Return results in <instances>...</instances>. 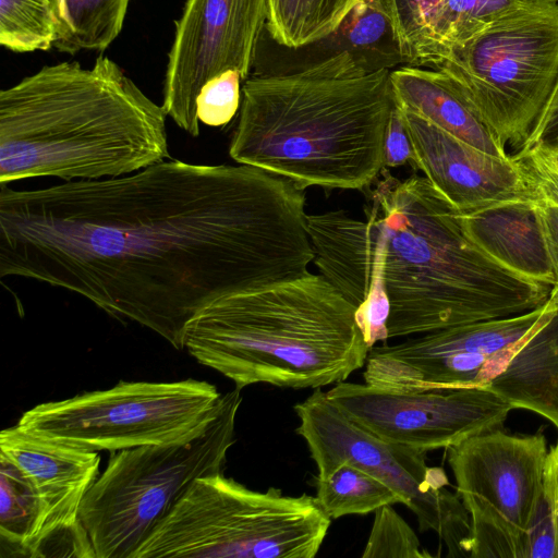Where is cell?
<instances>
[{
  "label": "cell",
  "mask_w": 558,
  "mask_h": 558,
  "mask_svg": "<svg viewBox=\"0 0 558 558\" xmlns=\"http://www.w3.org/2000/svg\"><path fill=\"white\" fill-rule=\"evenodd\" d=\"M278 46L281 57L255 52L253 75L301 73L343 53L353 56L368 74L409 64L380 0H362L324 38L299 48Z\"/></svg>",
  "instance_id": "cell-17"
},
{
  "label": "cell",
  "mask_w": 558,
  "mask_h": 558,
  "mask_svg": "<svg viewBox=\"0 0 558 558\" xmlns=\"http://www.w3.org/2000/svg\"><path fill=\"white\" fill-rule=\"evenodd\" d=\"M243 82L238 71H227L209 81L197 98V119L201 124L227 125L240 110Z\"/></svg>",
  "instance_id": "cell-29"
},
{
  "label": "cell",
  "mask_w": 558,
  "mask_h": 558,
  "mask_svg": "<svg viewBox=\"0 0 558 558\" xmlns=\"http://www.w3.org/2000/svg\"><path fill=\"white\" fill-rule=\"evenodd\" d=\"M409 65L422 60L433 16L445 0H380Z\"/></svg>",
  "instance_id": "cell-27"
},
{
  "label": "cell",
  "mask_w": 558,
  "mask_h": 558,
  "mask_svg": "<svg viewBox=\"0 0 558 558\" xmlns=\"http://www.w3.org/2000/svg\"><path fill=\"white\" fill-rule=\"evenodd\" d=\"M384 167H398L411 162L413 150L400 108L395 105L384 136Z\"/></svg>",
  "instance_id": "cell-32"
},
{
  "label": "cell",
  "mask_w": 558,
  "mask_h": 558,
  "mask_svg": "<svg viewBox=\"0 0 558 558\" xmlns=\"http://www.w3.org/2000/svg\"><path fill=\"white\" fill-rule=\"evenodd\" d=\"M296 433L305 440L318 475L341 462L356 465L389 485L416 517L421 532H435L450 557H469L471 519L458 494L447 488L441 468L426 452L387 441L348 417L322 388L294 405Z\"/></svg>",
  "instance_id": "cell-10"
},
{
  "label": "cell",
  "mask_w": 558,
  "mask_h": 558,
  "mask_svg": "<svg viewBox=\"0 0 558 558\" xmlns=\"http://www.w3.org/2000/svg\"><path fill=\"white\" fill-rule=\"evenodd\" d=\"M305 192L247 165L160 161L117 178L0 189V277L76 293L183 349L213 302L308 274Z\"/></svg>",
  "instance_id": "cell-1"
},
{
  "label": "cell",
  "mask_w": 558,
  "mask_h": 558,
  "mask_svg": "<svg viewBox=\"0 0 558 558\" xmlns=\"http://www.w3.org/2000/svg\"><path fill=\"white\" fill-rule=\"evenodd\" d=\"M541 147L546 148L551 151H558V138L553 141L551 143H549L545 146H541Z\"/></svg>",
  "instance_id": "cell-36"
},
{
  "label": "cell",
  "mask_w": 558,
  "mask_h": 558,
  "mask_svg": "<svg viewBox=\"0 0 558 558\" xmlns=\"http://www.w3.org/2000/svg\"><path fill=\"white\" fill-rule=\"evenodd\" d=\"M390 70L359 77L250 75L229 155L301 189L362 190L384 167Z\"/></svg>",
  "instance_id": "cell-4"
},
{
  "label": "cell",
  "mask_w": 558,
  "mask_h": 558,
  "mask_svg": "<svg viewBox=\"0 0 558 558\" xmlns=\"http://www.w3.org/2000/svg\"><path fill=\"white\" fill-rule=\"evenodd\" d=\"M535 202L460 213L465 234L485 254L522 277L554 286L555 276Z\"/></svg>",
  "instance_id": "cell-19"
},
{
  "label": "cell",
  "mask_w": 558,
  "mask_h": 558,
  "mask_svg": "<svg viewBox=\"0 0 558 558\" xmlns=\"http://www.w3.org/2000/svg\"><path fill=\"white\" fill-rule=\"evenodd\" d=\"M362 0H268L266 31L274 41L299 48L332 33Z\"/></svg>",
  "instance_id": "cell-23"
},
{
  "label": "cell",
  "mask_w": 558,
  "mask_h": 558,
  "mask_svg": "<svg viewBox=\"0 0 558 558\" xmlns=\"http://www.w3.org/2000/svg\"><path fill=\"white\" fill-rule=\"evenodd\" d=\"M131 0H60L53 47L74 54L104 50L122 31Z\"/></svg>",
  "instance_id": "cell-21"
},
{
  "label": "cell",
  "mask_w": 558,
  "mask_h": 558,
  "mask_svg": "<svg viewBox=\"0 0 558 558\" xmlns=\"http://www.w3.org/2000/svg\"><path fill=\"white\" fill-rule=\"evenodd\" d=\"M44 521V507L28 476L0 453V537L14 555L29 557Z\"/></svg>",
  "instance_id": "cell-22"
},
{
  "label": "cell",
  "mask_w": 558,
  "mask_h": 558,
  "mask_svg": "<svg viewBox=\"0 0 558 558\" xmlns=\"http://www.w3.org/2000/svg\"><path fill=\"white\" fill-rule=\"evenodd\" d=\"M390 82L398 107L425 118L483 151L509 156L506 147L469 109L442 71L407 64L390 71Z\"/></svg>",
  "instance_id": "cell-20"
},
{
  "label": "cell",
  "mask_w": 558,
  "mask_h": 558,
  "mask_svg": "<svg viewBox=\"0 0 558 558\" xmlns=\"http://www.w3.org/2000/svg\"><path fill=\"white\" fill-rule=\"evenodd\" d=\"M555 301L551 311L511 345L501 372L487 388L513 409L535 412L558 428V300Z\"/></svg>",
  "instance_id": "cell-18"
},
{
  "label": "cell",
  "mask_w": 558,
  "mask_h": 558,
  "mask_svg": "<svg viewBox=\"0 0 558 558\" xmlns=\"http://www.w3.org/2000/svg\"><path fill=\"white\" fill-rule=\"evenodd\" d=\"M400 110L413 150L411 162L460 213L538 199L525 170L513 156L483 151L425 118Z\"/></svg>",
  "instance_id": "cell-16"
},
{
  "label": "cell",
  "mask_w": 558,
  "mask_h": 558,
  "mask_svg": "<svg viewBox=\"0 0 558 558\" xmlns=\"http://www.w3.org/2000/svg\"><path fill=\"white\" fill-rule=\"evenodd\" d=\"M166 117L104 54L44 66L0 92V183L140 171L169 157Z\"/></svg>",
  "instance_id": "cell-3"
},
{
  "label": "cell",
  "mask_w": 558,
  "mask_h": 558,
  "mask_svg": "<svg viewBox=\"0 0 558 558\" xmlns=\"http://www.w3.org/2000/svg\"><path fill=\"white\" fill-rule=\"evenodd\" d=\"M512 156L522 165L537 196L558 206V165L550 151L533 146Z\"/></svg>",
  "instance_id": "cell-31"
},
{
  "label": "cell",
  "mask_w": 558,
  "mask_h": 558,
  "mask_svg": "<svg viewBox=\"0 0 558 558\" xmlns=\"http://www.w3.org/2000/svg\"><path fill=\"white\" fill-rule=\"evenodd\" d=\"M428 68L505 147L521 150L558 82V2L522 0Z\"/></svg>",
  "instance_id": "cell-7"
},
{
  "label": "cell",
  "mask_w": 558,
  "mask_h": 558,
  "mask_svg": "<svg viewBox=\"0 0 558 558\" xmlns=\"http://www.w3.org/2000/svg\"><path fill=\"white\" fill-rule=\"evenodd\" d=\"M553 1H557L558 2V0H553Z\"/></svg>",
  "instance_id": "cell-38"
},
{
  "label": "cell",
  "mask_w": 558,
  "mask_h": 558,
  "mask_svg": "<svg viewBox=\"0 0 558 558\" xmlns=\"http://www.w3.org/2000/svg\"><path fill=\"white\" fill-rule=\"evenodd\" d=\"M221 404L222 393L205 380H121L109 389L39 403L17 425L48 440L112 452L195 436Z\"/></svg>",
  "instance_id": "cell-9"
},
{
  "label": "cell",
  "mask_w": 558,
  "mask_h": 558,
  "mask_svg": "<svg viewBox=\"0 0 558 558\" xmlns=\"http://www.w3.org/2000/svg\"><path fill=\"white\" fill-rule=\"evenodd\" d=\"M535 209L555 276V284L551 288L550 295L558 300V206L538 197Z\"/></svg>",
  "instance_id": "cell-33"
},
{
  "label": "cell",
  "mask_w": 558,
  "mask_h": 558,
  "mask_svg": "<svg viewBox=\"0 0 558 558\" xmlns=\"http://www.w3.org/2000/svg\"><path fill=\"white\" fill-rule=\"evenodd\" d=\"M330 522L315 497L252 490L217 472L196 478L131 558H313Z\"/></svg>",
  "instance_id": "cell-6"
},
{
  "label": "cell",
  "mask_w": 558,
  "mask_h": 558,
  "mask_svg": "<svg viewBox=\"0 0 558 558\" xmlns=\"http://www.w3.org/2000/svg\"><path fill=\"white\" fill-rule=\"evenodd\" d=\"M356 308L322 275L221 298L186 326L183 349L243 389L322 388L365 365Z\"/></svg>",
  "instance_id": "cell-5"
},
{
  "label": "cell",
  "mask_w": 558,
  "mask_h": 558,
  "mask_svg": "<svg viewBox=\"0 0 558 558\" xmlns=\"http://www.w3.org/2000/svg\"><path fill=\"white\" fill-rule=\"evenodd\" d=\"M420 541L411 526L392 508L384 506L375 511L371 533L362 554L363 558H425Z\"/></svg>",
  "instance_id": "cell-28"
},
{
  "label": "cell",
  "mask_w": 558,
  "mask_h": 558,
  "mask_svg": "<svg viewBox=\"0 0 558 558\" xmlns=\"http://www.w3.org/2000/svg\"><path fill=\"white\" fill-rule=\"evenodd\" d=\"M59 1L0 0V45L20 53L53 47Z\"/></svg>",
  "instance_id": "cell-26"
},
{
  "label": "cell",
  "mask_w": 558,
  "mask_h": 558,
  "mask_svg": "<svg viewBox=\"0 0 558 558\" xmlns=\"http://www.w3.org/2000/svg\"><path fill=\"white\" fill-rule=\"evenodd\" d=\"M316 500L330 519L366 514L387 506L402 504L389 485L365 470L341 462L325 475H317Z\"/></svg>",
  "instance_id": "cell-25"
},
{
  "label": "cell",
  "mask_w": 558,
  "mask_h": 558,
  "mask_svg": "<svg viewBox=\"0 0 558 558\" xmlns=\"http://www.w3.org/2000/svg\"><path fill=\"white\" fill-rule=\"evenodd\" d=\"M555 304L549 296L543 305L518 315L373 347L364 365V383L397 390L480 387V376L488 361L529 333Z\"/></svg>",
  "instance_id": "cell-13"
},
{
  "label": "cell",
  "mask_w": 558,
  "mask_h": 558,
  "mask_svg": "<svg viewBox=\"0 0 558 558\" xmlns=\"http://www.w3.org/2000/svg\"><path fill=\"white\" fill-rule=\"evenodd\" d=\"M447 450L471 531H497L524 541L544 488L548 457L544 434L520 436L495 428Z\"/></svg>",
  "instance_id": "cell-14"
},
{
  "label": "cell",
  "mask_w": 558,
  "mask_h": 558,
  "mask_svg": "<svg viewBox=\"0 0 558 558\" xmlns=\"http://www.w3.org/2000/svg\"><path fill=\"white\" fill-rule=\"evenodd\" d=\"M558 138V82L523 148L545 146Z\"/></svg>",
  "instance_id": "cell-34"
},
{
  "label": "cell",
  "mask_w": 558,
  "mask_h": 558,
  "mask_svg": "<svg viewBox=\"0 0 558 558\" xmlns=\"http://www.w3.org/2000/svg\"><path fill=\"white\" fill-rule=\"evenodd\" d=\"M544 483L549 490L558 522V441L548 451Z\"/></svg>",
  "instance_id": "cell-35"
},
{
  "label": "cell",
  "mask_w": 558,
  "mask_h": 558,
  "mask_svg": "<svg viewBox=\"0 0 558 558\" xmlns=\"http://www.w3.org/2000/svg\"><path fill=\"white\" fill-rule=\"evenodd\" d=\"M0 450L32 481L44 521L29 557H94L80 520L82 501L99 475L100 456L32 434L17 424L0 433Z\"/></svg>",
  "instance_id": "cell-15"
},
{
  "label": "cell",
  "mask_w": 558,
  "mask_h": 558,
  "mask_svg": "<svg viewBox=\"0 0 558 558\" xmlns=\"http://www.w3.org/2000/svg\"><path fill=\"white\" fill-rule=\"evenodd\" d=\"M326 395L374 435L424 452L501 428L513 409L485 387L397 390L341 381Z\"/></svg>",
  "instance_id": "cell-11"
},
{
  "label": "cell",
  "mask_w": 558,
  "mask_h": 558,
  "mask_svg": "<svg viewBox=\"0 0 558 558\" xmlns=\"http://www.w3.org/2000/svg\"><path fill=\"white\" fill-rule=\"evenodd\" d=\"M522 0H445L429 25L428 41L416 66H430L486 26L517 8Z\"/></svg>",
  "instance_id": "cell-24"
},
{
  "label": "cell",
  "mask_w": 558,
  "mask_h": 558,
  "mask_svg": "<svg viewBox=\"0 0 558 558\" xmlns=\"http://www.w3.org/2000/svg\"><path fill=\"white\" fill-rule=\"evenodd\" d=\"M366 220L307 215L314 263L355 308L367 344L532 311L551 286L501 266L424 175L385 173Z\"/></svg>",
  "instance_id": "cell-2"
},
{
  "label": "cell",
  "mask_w": 558,
  "mask_h": 558,
  "mask_svg": "<svg viewBox=\"0 0 558 558\" xmlns=\"http://www.w3.org/2000/svg\"><path fill=\"white\" fill-rule=\"evenodd\" d=\"M539 147H541V146H539ZM545 149H546V148H545ZM547 150H548V149H547ZM549 151H550V154H551L553 158L555 159V161H556V162H557V165H558V151H551V150H549Z\"/></svg>",
  "instance_id": "cell-37"
},
{
  "label": "cell",
  "mask_w": 558,
  "mask_h": 558,
  "mask_svg": "<svg viewBox=\"0 0 558 558\" xmlns=\"http://www.w3.org/2000/svg\"><path fill=\"white\" fill-rule=\"evenodd\" d=\"M525 558H558V522L545 486L524 531Z\"/></svg>",
  "instance_id": "cell-30"
},
{
  "label": "cell",
  "mask_w": 558,
  "mask_h": 558,
  "mask_svg": "<svg viewBox=\"0 0 558 558\" xmlns=\"http://www.w3.org/2000/svg\"><path fill=\"white\" fill-rule=\"evenodd\" d=\"M241 402L235 387L222 395L219 412L195 436L111 452L80 509L96 558H131L196 478L221 472L235 441Z\"/></svg>",
  "instance_id": "cell-8"
},
{
  "label": "cell",
  "mask_w": 558,
  "mask_h": 558,
  "mask_svg": "<svg viewBox=\"0 0 558 558\" xmlns=\"http://www.w3.org/2000/svg\"><path fill=\"white\" fill-rule=\"evenodd\" d=\"M268 17V0H187L175 22L162 108L179 128L198 136L196 104L203 87L227 71L250 76Z\"/></svg>",
  "instance_id": "cell-12"
}]
</instances>
